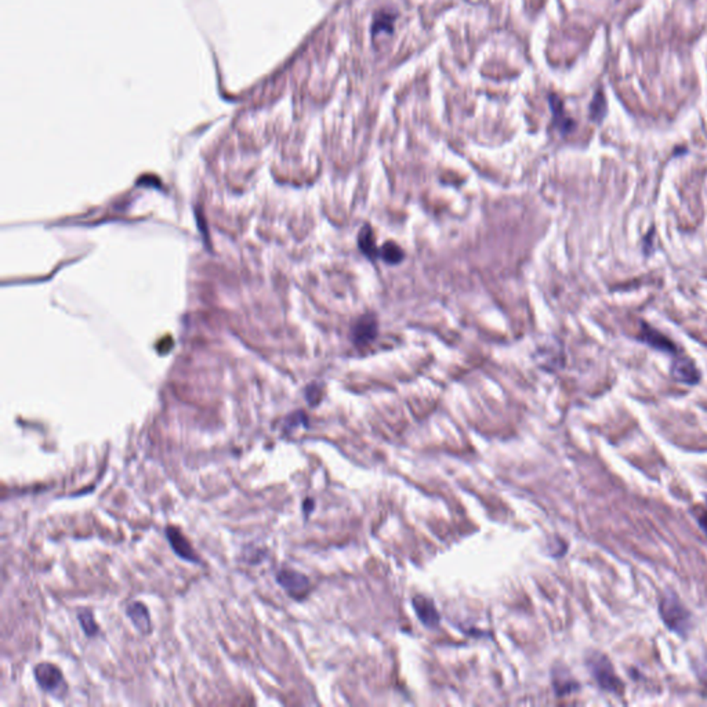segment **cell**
<instances>
[{"instance_id":"7a4b0ae2","label":"cell","mask_w":707,"mask_h":707,"mask_svg":"<svg viewBox=\"0 0 707 707\" xmlns=\"http://www.w3.org/2000/svg\"><path fill=\"white\" fill-rule=\"evenodd\" d=\"M587 667L601 689L611 694L622 692L623 682L615 674L614 666L605 655L600 652L591 654L587 659Z\"/></svg>"},{"instance_id":"3957f363","label":"cell","mask_w":707,"mask_h":707,"mask_svg":"<svg viewBox=\"0 0 707 707\" xmlns=\"http://www.w3.org/2000/svg\"><path fill=\"white\" fill-rule=\"evenodd\" d=\"M34 675L37 682L43 691L51 694L53 696L61 698L67 692V682L64 680L62 671L53 663L43 662L35 666Z\"/></svg>"},{"instance_id":"5b68a950","label":"cell","mask_w":707,"mask_h":707,"mask_svg":"<svg viewBox=\"0 0 707 707\" xmlns=\"http://www.w3.org/2000/svg\"><path fill=\"white\" fill-rule=\"evenodd\" d=\"M167 541L173 551L176 553L177 557H180L184 561L192 562V564H199L201 558L195 553L192 544L184 536V534L180 531V528L176 527H167L165 529Z\"/></svg>"},{"instance_id":"8992f818","label":"cell","mask_w":707,"mask_h":707,"mask_svg":"<svg viewBox=\"0 0 707 707\" xmlns=\"http://www.w3.org/2000/svg\"><path fill=\"white\" fill-rule=\"evenodd\" d=\"M412 605L421 623L428 628L438 627V624L441 622V615L430 598L417 595L412 600Z\"/></svg>"},{"instance_id":"9c48e42d","label":"cell","mask_w":707,"mask_h":707,"mask_svg":"<svg viewBox=\"0 0 707 707\" xmlns=\"http://www.w3.org/2000/svg\"><path fill=\"white\" fill-rule=\"evenodd\" d=\"M126 615L128 616L133 626L141 634H150L152 631V622H151L150 611L143 602L134 601V602L128 604V607L126 608Z\"/></svg>"},{"instance_id":"5bb4252c","label":"cell","mask_w":707,"mask_h":707,"mask_svg":"<svg viewBox=\"0 0 707 707\" xmlns=\"http://www.w3.org/2000/svg\"><path fill=\"white\" fill-rule=\"evenodd\" d=\"M78 621H79L81 627L84 628V634L87 637H95L98 634L100 627H98V624H97L95 619H94V615H93L91 609L81 608L78 611Z\"/></svg>"},{"instance_id":"ac0fdd59","label":"cell","mask_w":707,"mask_h":707,"mask_svg":"<svg viewBox=\"0 0 707 707\" xmlns=\"http://www.w3.org/2000/svg\"><path fill=\"white\" fill-rule=\"evenodd\" d=\"M312 507H314V500L307 499L303 503V508L305 511V515H308V513L312 511Z\"/></svg>"},{"instance_id":"ba28073f","label":"cell","mask_w":707,"mask_h":707,"mask_svg":"<svg viewBox=\"0 0 707 707\" xmlns=\"http://www.w3.org/2000/svg\"><path fill=\"white\" fill-rule=\"evenodd\" d=\"M640 341H642L644 344L655 348V350H659V351H665V352H668V354H677L678 350H677V345L668 340L666 336H663L662 333L652 329L651 326H648L647 324L642 322V329H641V333L640 336L637 337Z\"/></svg>"},{"instance_id":"277c9868","label":"cell","mask_w":707,"mask_h":707,"mask_svg":"<svg viewBox=\"0 0 707 707\" xmlns=\"http://www.w3.org/2000/svg\"><path fill=\"white\" fill-rule=\"evenodd\" d=\"M275 579H277L278 584L291 595V598H296V600L304 598L310 591V586H311L310 579L304 574L297 572L294 569L284 568V569L278 571Z\"/></svg>"},{"instance_id":"52a82bcc","label":"cell","mask_w":707,"mask_h":707,"mask_svg":"<svg viewBox=\"0 0 707 707\" xmlns=\"http://www.w3.org/2000/svg\"><path fill=\"white\" fill-rule=\"evenodd\" d=\"M377 334V319L374 314H365L355 322L352 328V340L357 345H365L375 340Z\"/></svg>"},{"instance_id":"e0dca14e","label":"cell","mask_w":707,"mask_h":707,"mask_svg":"<svg viewBox=\"0 0 707 707\" xmlns=\"http://www.w3.org/2000/svg\"><path fill=\"white\" fill-rule=\"evenodd\" d=\"M394 29V17L385 13H381L376 17L375 24H374V34L377 35L378 32H388L391 34Z\"/></svg>"},{"instance_id":"6da1fadb","label":"cell","mask_w":707,"mask_h":707,"mask_svg":"<svg viewBox=\"0 0 707 707\" xmlns=\"http://www.w3.org/2000/svg\"><path fill=\"white\" fill-rule=\"evenodd\" d=\"M659 614L663 623L680 637H687L694 626L692 614L674 593H668L661 600Z\"/></svg>"},{"instance_id":"8fae6325","label":"cell","mask_w":707,"mask_h":707,"mask_svg":"<svg viewBox=\"0 0 707 707\" xmlns=\"http://www.w3.org/2000/svg\"><path fill=\"white\" fill-rule=\"evenodd\" d=\"M550 105H551V110H553L554 124L557 126V128L562 134L571 133L575 128V122L569 117H567L561 100L557 95H550Z\"/></svg>"},{"instance_id":"30bf717a","label":"cell","mask_w":707,"mask_h":707,"mask_svg":"<svg viewBox=\"0 0 707 707\" xmlns=\"http://www.w3.org/2000/svg\"><path fill=\"white\" fill-rule=\"evenodd\" d=\"M671 375L677 381L688 385H695L701 380V372L694 365V362L687 358H678L673 362Z\"/></svg>"},{"instance_id":"9a60e30c","label":"cell","mask_w":707,"mask_h":707,"mask_svg":"<svg viewBox=\"0 0 707 707\" xmlns=\"http://www.w3.org/2000/svg\"><path fill=\"white\" fill-rule=\"evenodd\" d=\"M404 256H405L404 251L395 242H387L380 250V257L383 258V261L392 265L402 263Z\"/></svg>"},{"instance_id":"4fadbf2b","label":"cell","mask_w":707,"mask_h":707,"mask_svg":"<svg viewBox=\"0 0 707 707\" xmlns=\"http://www.w3.org/2000/svg\"><path fill=\"white\" fill-rule=\"evenodd\" d=\"M358 246L361 251L372 261L380 257V250L376 246L375 234L371 225H364L358 235Z\"/></svg>"},{"instance_id":"d6986e66","label":"cell","mask_w":707,"mask_h":707,"mask_svg":"<svg viewBox=\"0 0 707 707\" xmlns=\"http://www.w3.org/2000/svg\"><path fill=\"white\" fill-rule=\"evenodd\" d=\"M702 680H703V681H705L707 684V670L705 673H702Z\"/></svg>"},{"instance_id":"7c38bea8","label":"cell","mask_w":707,"mask_h":707,"mask_svg":"<svg viewBox=\"0 0 707 707\" xmlns=\"http://www.w3.org/2000/svg\"><path fill=\"white\" fill-rule=\"evenodd\" d=\"M553 687H554V691L558 696H565V695H569V694L578 691L579 682L576 680H574L569 675V673L560 670V671H554V674H553Z\"/></svg>"},{"instance_id":"2e32d148","label":"cell","mask_w":707,"mask_h":707,"mask_svg":"<svg viewBox=\"0 0 707 707\" xmlns=\"http://www.w3.org/2000/svg\"><path fill=\"white\" fill-rule=\"evenodd\" d=\"M605 110H607V105H605V100H604V95L602 93H597L591 105H590V117L593 121L595 122H601L604 115H605Z\"/></svg>"}]
</instances>
